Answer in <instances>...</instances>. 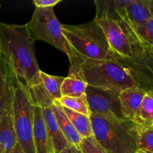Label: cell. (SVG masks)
<instances>
[{
    "instance_id": "cell-17",
    "label": "cell",
    "mask_w": 153,
    "mask_h": 153,
    "mask_svg": "<svg viewBox=\"0 0 153 153\" xmlns=\"http://www.w3.org/2000/svg\"><path fill=\"white\" fill-rule=\"evenodd\" d=\"M62 108L66 116L68 117L69 120L70 121L72 125L74 126L75 129L77 131L82 138H86V137H91L93 135L92 128V123L89 117L73 111L67 108Z\"/></svg>"
},
{
    "instance_id": "cell-7",
    "label": "cell",
    "mask_w": 153,
    "mask_h": 153,
    "mask_svg": "<svg viewBox=\"0 0 153 153\" xmlns=\"http://www.w3.org/2000/svg\"><path fill=\"white\" fill-rule=\"evenodd\" d=\"M26 87L32 100L41 109L44 122L52 139L55 153L60 152L70 144L63 136L52 111L54 100L46 92L41 82Z\"/></svg>"
},
{
    "instance_id": "cell-32",
    "label": "cell",
    "mask_w": 153,
    "mask_h": 153,
    "mask_svg": "<svg viewBox=\"0 0 153 153\" xmlns=\"http://www.w3.org/2000/svg\"><path fill=\"white\" fill-rule=\"evenodd\" d=\"M0 7H1V4H0Z\"/></svg>"
},
{
    "instance_id": "cell-10",
    "label": "cell",
    "mask_w": 153,
    "mask_h": 153,
    "mask_svg": "<svg viewBox=\"0 0 153 153\" xmlns=\"http://www.w3.org/2000/svg\"><path fill=\"white\" fill-rule=\"evenodd\" d=\"M127 66L134 76L139 88H153V57L145 51L136 52L129 59H117Z\"/></svg>"
},
{
    "instance_id": "cell-2",
    "label": "cell",
    "mask_w": 153,
    "mask_h": 153,
    "mask_svg": "<svg viewBox=\"0 0 153 153\" xmlns=\"http://www.w3.org/2000/svg\"><path fill=\"white\" fill-rule=\"evenodd\" d=\"M93 135L108 153H136L140 126L127 120L91 113Z\"/></svg>"
},
{
    "instance_id": "cell-27",
    "label": "cell",
    "mask_w": 153,
    "mask_h": 153,
    "mask_svg": "<svg viewBox=\"0 0 153 153\" xmlns=\"http://www.w3.org/2000/svg\"><path fill=\"white\" fill-rule=\"evenodd\" d=\"M9 153H25V152H23L22 148H21L20 146V145L17 143V144H16V146L11 149V151H10Z\"/></svg>"
},
{
    "instance_id": "cell-30",
    "label": "cell",
    "mask_w": 153,
    "mask_h": 153,
    "mask_svg": "<svg viewBox=\"0 0 153 153\" xmlns=\"http://www.w3.org/2000/svg\"><path fill=\"white\" fill-rule=\"evenodd\" d=\"M0 153H4V149H3L2 146H1V144H0Z\"/></svg>"
},
{
    "instance_id": "cell-9",
    "label": "cell",
    "mask_w": 153,
    "mask_h": 153,
    "mask_svg": "<svg viewBox=\"0 0 153 153\" xmlns=\"http://www.w3.org/2000/svg\"><path fill=\"white\" fill-rule=\"evenodd\" d=\"M119 93L110 90L87 86L86 97L91 113L124 119L121 110Z\"/></svg>"
},
{
    "instance_id": "cell-15",
    "label": "cell",
    "mask_w": 153,
    "mask_h": 153,
    "mask_svg": "<svg viewBox=\"0 0 153 153\" xmlns=\"http://www.w3.org/2000/svg\"><path fill=\"white\" fill-rule=\"evenodd\" d=\"M0 144L4 153H9L17 144L11 108L4 111L0 117Z\"/></svg>"
},
{
    "instance_id": "cell-21",
    "label": "cell",
    "mask_w": 153,
    "mask_h": 153,
    "mask_svg": "<svg viewBox=\"0 0 153 153\" xmlns=\"http://www.w3.org/2000/svg\"><path fill=\"white\" fill-rule=\"evenodd\" d=\"M56 102H58L62 107L67 108L73 111L82 114L86 116L90 117L91 114L86 94L77 98L62 97L58 101H56Z\"/></svg>"
},
{
    "instance_id": "cell-31",
    "label": "cell",
    "mask_w": 153,
    "mask_h": 153,
    "mask_svg": "<svg viewBox=\"0 0 153 153\" xmlns=\"http://www.w3.org/2000/svg\"><path fill=\"white\" fill-rule=\"evenodd\" d=\"M136 153H146L145 152H142V151H140V150H138L137 152H136Z\"/></svg>"
},
{
    "instance_id": "cell-14",
    "label": "cell",
    "mask_w": 153,
    "mask_h": 153,
    "mask_svg": "<svg viewBox=\"0 0 153 153\" xmlns=\"http://www.w3.org/2000/svg\"><path fill=\"white\" fill-rule=\"evenodd\" d=\"M126 13L132 26L136 29L152 16L150 0H129L125 7Z\"/></svg>"
},
{
    "instance_id": "cell-1",
    "label": "cell",
    "mask_w": 153,
    "mask_h": 153,
    "mask_svg": "<svg viewBox=\"0 0 153 153\" xmlns=\"http://www.w3.org/2000/svg\"><path fill=\"white\" fill-rule=\"evenodd\" d=\"M0 52L16 76L26 86L41 82L34 52V40L26 24L0 22Z\"/></svg>"
},
{
    "instance_id": "cell-4",
    "label": "cell",
    "mask_w": 153,
    "mask_h": 153,
    "mask_svg": "<svg viewBox=\"0 0 153 153\" xmlns=\"http://www.w3.org/2000/svg\"><path fill=\"white\" fill-rule=\"evenodd\" d=\"M26 25L34 41L46 42L67 55L70 61L68 76L77 77L80 65L83 60L75 52L64 37L63 26L56 16L53 7L34 8L32 16Z\"/></svg>"
},
{
    "instance_id": "cell-28",
    "label": "cell",
    "mask_w": 153,
    "mask_h": 153,
    "mask_svg": "<svg viewBox=\"0 0 153 153\" xmlns=\"http://www.w3.org/2000/svg\"><path fill=\"white\" fill-rule=\"evenodd\" d=\"M144 51L146 52L147 53L149 54L151 56L153 57V48H148V47L144 48Z\"/></svg>"
},
{
    "instance_id": "cell-11",
    "label": "cell",
    "mask_w": 153,
    "mask_h": 153,
    "mask_svg": "<svg viewBox=\"0 0 153 153\" xmlns=\"http://www.w3.org/2000/svg\"><path fill=\"white\" fill-rule=\"evenodd\" d=\"M146 90L140 88H128L119 93L121 110L124 119L140 126V113Z\"/></svg>"
},
{
    "instance_id": "cell-12",
    "label": "cell",
    "mask_w": 153,
    "mask_h": 153,
    "mask_svg": "<svg viewBox=\"0 0 153 153\" xmlns=\"http://www.w3.org/2000/svg\"><path fill=\"white\" fill-rule=\"evenodd\" d=\"M32 102L34 106L32 135L35 153H55L52 139L44 122L41 109L33 100Z\"/></svg>"
},
{
    "instance_id": "cell-26",
    "label": "cell",
    "mask_w": 153,
    "mask_h": 153,
    "mask_svg": "<svg viewBox=\"0 0 153 153\" xmlns=\"http://www.w3.org/2000/svg\"><path fill=\"white\" fill-rule=\"evenodd\" d=\"M58 153H82V152L80 148L73 146V145H69L68 147L64 148L62 151Z\"/></svg>"
},
{
    "instance_id": "cell-18",
    "label": "cell",
    "mask_w": 153,
    "mask_h": 153,
    "mask_svg": "<svg viewBox=\"0 0 153 153\" xmlns=\"http://www.w3.org/2000/svg\"><path fill=\"white\" fill-rule=\"evenodd\" d=\"M140 129L153 126V88L146 89L140 113Z\"/></svg>"
},
{
    "instance_id": "cell-25",
    "label": "cell",
    "mask_w": 153,
    "mask_h": 153,
    "mask_svg": "<svg viewBox=\"0 0 153 153\" xmlns=\"http://www.w3.org/2000/svg\"><path fill=\"white\" fill-rule=\"evenodd\" d=\"M62 0H34L32 1L35 8H49L54 7Z\"/></svg>"
},
{
    "instance_id": "cell-5",
    "label": "cell",
    "mask_w": 153,
    "mask_h": 153,
    "mask_svg": "<svg viewBox=\"0 0 153 153\" xmlns=\"http://www.w3.org/2000/svg\"><path fill=\"white\" fill-rule=\"evenodd\" d=\"M63 34L82 60L117 61L104 32L94 20L80 25H62Z\"/></svg>"
},
{
    "instance_id": "cell-8",
    "label": "cell",
    "mask_w": 153,
    "mask_h": 153,
    "mask_svg": "<svg viewBox=\"0 0 153 153\" xmlns=\"http://www.w3.org/2000/svg\"><path fill=\"white\" fill-rule=\"evenodd\" d=\"M94 20L104 32L110 49L117 59H129L134 52L127 33L115 19L104 14H96Z\"/></svg>"
},
{
    "instance_id": "cell-6",
    "label": "cell",
    "mask_w": 153,
    "mask_h": 153,
    "mask_svg": "<svg viewBox=\"0 0 153 153\" xmlns=\"http://www.w3.org/2000/svg\"><path fill=\"white\" fill-rule=\"evenodd\" d=\"M10 67V66H9ZM12 85L11 111L17 143L25 153H35L33 142V106L26 85L10 67Z\"/></svg>"
},
{
    "instance_id": "cell-29",
    "label": "cell",
    "mask_w": 153,
    "mask_h": 153,
    "mask_svg": "<svg viewBox=\"0 0 153 153\" xmlns=\"http://www.w3.org/2000/svg\"><path fill=\"white\" fill-rule=\"evenodd\" d=\"M150 8H151L152 13H153V0H150Z\"/></svg>"
},
{
    "instance_id": "cell-19",
    "label": "cell",
    "mask_w": 153,
    "mask_h": 153,
    "mask_svg": "<svg viewBox=\"0 0 153 153\" xmlns=\"http://www.w3.org/2000/svg\"><path fill=\"white\" fill-rule=\"evenodd\" d=\"M87 85L85 82L76 78H64L61 87V93L62 97L77 98L86 94Z\"/></svg>"
},
{
    "instance_id": "cell-23",
    "label": "cell",
    "mask_w": 153,
    "mask_h": 153,
    "mask_svg": "<svg viewBox=\"0 0 153 153\" xmlns=\"http://www.w3.org/2000/svg\"><path fill=\"white\" fill-rule=\"evenodd\" d=\"M136 34L144 48H153V13L146 23L136 29Z\"/></svg>"
},
{
    "instance_id": "cell-20",
    "label": "cell",
    "mask_w": 153,
    "mask_h": 153,
    "mask_svg": "<svg viewBox=\"0 0 153 153\" xmlns=\"http://www.w3.org/2000/svg\"><path fill=\"white\" fill-rule=\"evenodd\" d=\"M40 78L45 90L52 97L54 102L58 101L62 97L61 87L64 78L61 76H51L41 70L40 72Z\"/></svg>"
},
{
    "instance_id": "cell-16",
    "label": "cell",
    "mask_w": 153,
    "mask_h": 153,
    "mask_svg": "<svg viewBox=\"0 0 153 153\" xmlns=\"http://www.w3.org/2000/svg\"><path fill=\"white\" fill-rule=\"evenodd\" d=\"M52 111L55 115L58 127H59L64 138L67 140L69 144L79 148L82 137L77 132V131L75 129L68 117L66 116L62 106L56 102H54L53 106H52Z\"/></svg>"
},
{
    "instance_id": "cell-13",
    "label": "cell",
    "mask_w": 153,
    "mask_h": 153,
    "mask_svg": "<svg viewBox=\"0 0 153 153\" xmlns=\"http://www.w3.org/2000/svg\"><path fill=\"white\" fill-rule=\"evenodd\" d=\"M12 85L10 67L7 59L0 52V117L11 108Z\"/></svg>"
},
{
    "instance_id": "cell-22",
    "label": "cell",
    "mask_w": 153,
    "mask_h": 153,
    "mask_svg": "<svg viewBox=\"0 0 153 153\" xmlns=\"http://www.w3.org/2000/svg\"><path fill=\"white\" fill-rule=\"evenodd\" d=\"M138 150L146 153H153V126L140 129L139 128L136 137Z\"/></svg>"
},
{
    "instance_id": "cell-3",
    "label": "cell",
    "mask_w": 153,
    "mask_h": 153,
    "mask_svg": "<svg viewBox=\"0 0 153 153\" xmlns=\"http://www.w3.org/2000/svg\"><path fill=\"white\" fill-rule=\"evenodd\" d=\"M76 78L88 86L118 93L128 88H139L131 70L118 60H84Z\"/></svg>"
},
{
    "instance_id": "cell-24",
    "label": "cell",
    "mask_w": 153,
    "mask_h": 153,
    "mask_svg": "<svg viewBox=\"0 0 153 153\" xmlns=\"http://www.w3.org/2000/svg\"><path fill=\"white\" fill-rule=\"evenodd\" d=\"M79 148L82 153H108L98 142L94 135L86 138H82Z\"/></svg>"
}]
</instances>
